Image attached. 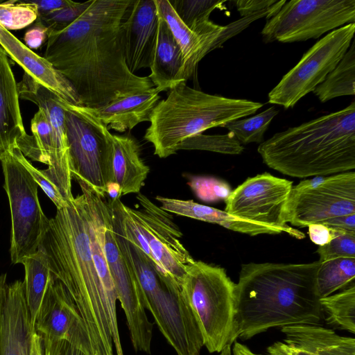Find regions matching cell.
Wrapping results in <instances>:
<instances>
[{
    "label": "cell",
    "instance_id": "cell-42",
    "mask_svg": "<svg viewBox=\"0 0 355 355\" xmlns=\"http://www.w3.org/2000/svg\"><path fill=\"white\" fill-rule=\"evenodd\" d=\"M277 1L274 0H239L234 1L232 3L235 4L240 15L243 17L264 12L273 6Z\"/></svg>",
    "mask_w": 355,
    "mask_h": 355
},
{
    "label": "cell",
    "instance_id": "cell-31",
    "mask_svg": "<svg viewBox=\"0 0 355 355\" xmlns=\"http://www.w3.org/2000/svg\"><path fill=\"white\" fill-rule=\"evenodd\" d=\"M324 320L331 327L355 334V284L320 298Z\"/></svg>",
    "mask_w": 355,
    "mask_h": 355
},
{
    "label": "cell",
    "instance_id": "cell-32",
    "mask_svg": "<svg viewBox=\"0 0 355 355\" xmlns=\"http://www.w3.org/2000/svg\"><path fill=\"white\" fill-rule=\"evenodd\" d=\"M355 258H337L321 262L316 275L320 298L334 294L354 282Z\"/></svg>",
    "mask_w": 355,
    "mask_h": 355
},
{
    "label": "cell",
    "instance_id": "cell-16",
    "mask_svg": "<svg viewBox=\"0 0 355 355\" xmlns=\"http://www.w3.org/2000/svg\"><path fill=\"white\" fill-rule=\"evenodd\" d=\"M41 338L66 340L87 355H94L85 324L64 285L53 277L34 323Z\"/></svg>",
    "mask_w": 355,
    "mask_h": 355
},
{
    "label": "cell",
    "instance_id": "cell-35",
    "mask_svg": "<svg viewBox=\"0 0 355 355\" xmlns=\"http://www.w3.org/2000/svg\"><path fill=\"white\" fill-rule=\"evenodd\" d=\"M37 17V8L31 1L0 3V25L8 31L24 28Z\"/></svg>",
    "mask_w": 355,
    "mask_h": 355
},
{
    "label": "cell",
    "instance_id": "cell-21",
    "mask_svg": "<svg viewBox=\"0 0 355 355\" xmlns=\"http://www.w3.org/2000/svg\"><path fill=\"white\" fill-rule=\"evenodd\" d=\"M0 46L8 56L38 83L58 98L71 104L81 105L76 92L67 79L47 60L38 55L1 25Z\"/></svg>",
    "mask_w": 355,
    "mask_h": 355
},
{
    "label": "cell",
    "instance_id": "cell-8",
    "mask_svg": "<svg viewBox=\"0 0 355 355\" xmlns=\"http://www.w3.org/2000/svg\"><path fill=\"white\" fill-rule=\"evenodd\" d=\"M283 219L301 228L322 224L355 233L354 171L306 180L292 187Z\"/></svg>",
    "mask_w": 355,
    "mask_h": 355
},
{
    "label": "cell",
    "instance_id": "cell-3",
    "mask_svg": "<svg viewBox=\"0 0 355 355\" xmlns=\"http://www.w3.org/2000/svg\"><path fill=\"white\" fill-rule=\"evenodd\" d=\"M320 263L242 264L234 288L236 338L295 324H322L316 290Z\"/></svg>",
    "mask_w": 355,
    "mask_h": 355
},
{
    "label": "cell",
    "instance_id": "cell-37",
    "mask_svg": "<svg viewBox=\"0 0 355 355\" xmlns=\"http://www.w3.org/2000/svg\"><path fill=\"white\" fill-rule=\"evenodd\" d=\"M320 262L337 258H355V233L342 231L316 250Z\"/></svg>",
    "mask_w": 355,
    "mask_h": 355
},
{
    "label": "cell",
    "instance_id": "cell-33",
    "mask_svg": "<svg viewBox=\"0 0 355 355\" xmlns=\"http://www.w3.org/2000/svg\"><path fill=\"white\" fill-rule=\"evenodd\" d=\"M279 111L275 107H270L263 112L248 119H237L223 124L236 139L242 144L264 141L263 135L273 118Z\"/></svg>",
    "mask_w": 355,
    "mask_h": 355
},
{
    "label": "cell",
    "instance_id": "cell-14",
    "mask_svg": "<svg viewBox=\"0 0 355 355\" xmlns=\"http://www.w3.org/2000/svg\"><path fill=\"white\" fill-rule=\"evenodd\" d=\"M139 209H125L146 239L159 269L181 286L188 266L194 259L183 245L182 234L172 215L142 193L137 196Z\"/></svg>",
    "mask_w": 355,
    "mask_h": 355
},
{
    "label": "cell",
    "instance_id": "cell-23",
    "mask_svg": "<svg viewBox=\"0 0 355 355\" xmlns=\"http://www.w3.org/2000/svg\"><path fill=\"white\" fill-rule=\"evenodd\" d=\"M284 342L295 355H355V339L322 324H295L281 328Z\"/></svg>",
    "mask_w": 355,
    "mask_h": 355
},
{
    "label": "cell",
    "instance_id": "cell-5",
    "mask_svg": "<svg viewBox=\"0 0 355 355\" xmlns=\"http://www.w3.org/2000/svg\"><path fill=\"white\" fill-rule=\"evenodd\" d=\"M262 106L250 100L209 94L181 82L155 107L144 139L153 144L155 155L166 158L188 138L253 114Z\"/></svg>",
    "mask_w": 355,
    "mask_h": 355
},
{
    "label": "cell",
    "instance_id": "cell-45",
    "mask_svg": "<svg viewBox=\"0 0 355 355\" xmlns=\"http://www.w3.org/2000/svg\"><path fill=\"white\" fill-rule=\"evenodd\" d=\"M266 351L268 355H295L291 347L281 341L274 343Z\"/></svg>",
    "mask_w": 355,
    "mask_h": 355
},
{
    "label": "cell",
    "instance_id": "cell-48",
    "mask_svg": "<svg viewBox=\"0 0 355 355\" xmlns=\"http://www.w3.org/2000/svg\"><path fill=\"white\" fill-rule=\"evenodd\" d=\"M106 196L111 200L120 198L121 196L120 188L115 182H110L107 187Z\"/></svg>",
    "mask_w": 355,
    "mask_h": 355
},
{
    "label": "cell",
    "instance_id": "cell-18",
    "mask_svg": "<svg viewBox=\"0 0 355 355\" xmlns=\"http://www.w3.org/2000/svg\"><path fill=\"white\" fill-rule=\"evenodd\" d=\"M35 332L27 306L24 281L7 282L0 276V355H30Z\"/></svg>",
    "mask_w": 355,
    "mask_h": 355
},
{
    "label": "cell",
    "instance_id": "cell-43",
    "mask_svg": "<svg viewBox=\"0 0 355 355\" xmlns=\"http://www.w3.org/2000/svg\"><path fill=\"white\" fill-rule=\"evenodd\" d=\"M308 228L310 239L312 242L319 246L328 243L340 232L345 231L332 228L322 224H312L309 225Z\"/></svg>",
    "mask_w": 355,
    "mask_h": 355
},
{
    "label": "cell",
    "instance_id": "cell-20",
    "mask_svg": "<svg viewBox=\"0 0 355 355\" xmlns=\"http://www.w3.org/2000/svg\"><path fill=\"white\" fill-rule=\"evenodd\" d=\"M121 24L126 64L130 71L150 68L158 31L159 15L155 0L133 1Z\"/></svg>",
    "mask_w": 355,
    "mask_h": 355
},
{
    "label": "cell",
    "instance_id": "cell-15",
    "mask_svg": "<svg viewBox=\"0 0 355 355\" xmlns=\"http://www.w3.org/2000/svg\"><path fill=\"white\" fill-rule=\"evenodd\" d=\"M293 182L268 173L248 178L225 200V211L236 217L271 227L291 229L284 222Z\"/></svg>",
    "mask_w": 355,
    "mask_h": 355
},
{
    "label": "cell",
    "instance_id": "cell-19",
    "mask_svg": "<svg viewBox=\"0 0 355 355\" xmlns=\"http://www.w3.org/2000/svg\"><path fill=\"white\" fill-rule=\"evenodd\" d=\"M157 12L168 24L180 46L184 60V79L187 82L195 73L199 62L210 51L221 46L228 39L238 34L252 22L251 17H244L218 31L199 34L191 31L176 15L168 0H155Z\"/></svg>",
    "mask_w": 355,
    "mask_h": 355
},
{
    "label": "cell",
    "instance_id": "cell-38",
    "mask_svg": "<svg viewBox=\"0 0 355 355\" xmlns=\"http://www.w3.org/2000/svg\"><path fill=\"white\" fill-rule=\"evenodd\" d=\"M92 0L79 3L55 10L37 19L48 28L49 33L60 31L76 21L88 8Z\"/></svg>",
    "mask_w": 355,
    "mask_h": 355
},
{
    "label": "cell",
    "instance_id": "cell-10",
    "mask_svg": "<svg viewBox=\"0 0 355 355\" xmlns=\"http://www.w3.org/2000/svg\"><path fill=\"white\" fill-rule=\"evenodd\" d=\"M0 161L11 214L10 258L12 263H21L38 250L48 218L40 204L37 184L11 150L3 153Z\"/></svg>",
    "mask_w": 355,
    "mask_h": 355
},
{
    "label": "cell",
    "instance_id": "cell-41",
    "mask_svg": "<svg viewBox=\"0 0 355 355\" xmlns=\"http://www.w3.org/2000/svg\"><path fill=\"white\" fill-rule=\"evenodd\" d=\"M49 29L37 19L34 25L26 31L24 40L30 49H39L48 39Z\"/></svg>",
    "mask_w": 355,
    "mask_h": 355
},
{
    "label": "cell",
    "instance_id": "cell-39",
    "mask_svg": "<svg viewBox=\"0 0 355 355\" xmlns=\"http://www.w3.org/2000/svg\"><path fill=\"white\" fill-rule=\"evenodd\" d=\"M17 159L28 171L33 179L40 187L47 196L51 200L58 209H61L68 205L67 202L55 187V186L46 178L42 170L36 168L24 155L20 149L13 147L10 149Z\"/></svg>",
    "mask_w": 355,
    "mask_h": 355
},
{
    "label": "cell",
    "instance_id": "cell-36",
    "mask_svg": "<svg viewBox=\"0 0 355 355\" xmlns=\"http://www.w3.org/2000/svg\"><path fill=\"white\" fill-rule=\"evenodd\" d=\"M188 184L200 200L207 202L225 200L232 191L227 182L210 176H190Z\"/></svg>",
    "mask_w": 355,
    "mask_h": 355
},
{
    "label": "cell",
    "instance_id": "cell-46",
    "mask_svg": "<svg viewBox=\"0 0 355 355\" xmlns=\"http://www.w3.org/2000/svg\"><path fill=\"white\" fill-rule=\"evenodd\" d=\"M30 355H43L41 337L35 331L32 336Z\"/></svg>",
    "mask_w": 355,
    "mask_h": 355
},
{
    "label": "cell",
    "instance_id": "cell-22",
    "mask_svg": "<svg viewBox=\"0 0 355 355\" xmlns=\"http://www.w3.org/2000/svg\"><path fill=\"white\" fill-rule=\"evenodd\" d=\"M155 199L160 203V207L170 214L217 224L228 230L250 236L284 232L297 239L305 237L302 232L293 227L286 229L248 221L230 215L224 210L199 204L191 200H184L160 196H156Z\"/></svg>",
    "mask_w": 355,
    "mask_h": 355
},
{
    "label": "cell",
    "instance_id": "cell-9",
    "mask_svg": "<svg viewBox=\"0 0 355 355\" xmlns=\"http://www.w3.org/2000/svg\"><path fill=\"white\" fill-rule=\"evenodd\" d=\"M58 100L64 110L71 178L105 197L113 182V135L89 107Z\"/></svg>",
    "mask_w": 355,
    "mask_h": 355
},
{
    "label": "cell",
    "instance_id": "cell-26",
    "mask_svg": "<svg viewBox=\"0 0 355 355\" xmlns=\"http://www.w3.org/2000/svg\"><path fill=\"white\" fill-rule=\"evenodd\" d=\"M159 93L153 87L121 98L105 106L89 109L109 130L123 132L141 122H150L153 111L159 101Z\"/></svg>",
    "mask_w": 355,
    "mask_h": 355
},
{
    "label": "cell",
    "instance_id": "cell-4",
    "mask_svg": "<svg viewBox=\"0 0 355 355\" xmlns=\"http://www.w3.org/2000/svg\"><path fill=\"white\" fill-rule=\"evenodd\" d=\"M257 151L270 168L295 178L355 168V101L345 108L275 133Z\"/></svg>",
    "mask_w": 355,
    "mask_h": 355
},
{
    "label": "cell",
    "instance_id": "cell-30",
    "mask_svg": "<svg viewBox=\"0 0 355 355\" xmlns=\"http://www.w3.org/2000/svg\"><path fill=\"white\" fill-rule=\"evenodd\" d=\"M178 17L191 31L199 34L212 33L223 26L209 19L211 12L221 9L224 1L208 0H168Z\"/></svg>",
    "mask_w": 355,
    "mask_h": 355
},
{
    "label": "cell",
    "instance_id": "cell-40",
    "mask_svg": "<svg viewBox=\"0 0 355 355\" xmlns=\"http://www.w3.org/2000/svg\"><path fill=\"white\" fill-rule=\"evenodd\" d=\"M41 340L43 355H87L66 340Z\"/></svg>",
    "mask_w": 355,
    "mask_h": 355
},
{
    "label": "cell",
    "instance_id": "cell-34",
    "mask_svg": "<svg viewBox=\"0 0 355 355\" xmlns=\"http://www.w3.org/2000/svg\"><path fill=\"white\" fill-rule=\"evenodd\" d=\"M179 150H198L238 155L243 151L244 148L231 132L214 135L202 133L184 140L178 146Z\"/></svg>",
    "mask_w": 355,
    "mask_h": 355
},
{
    "label": "cell",
    "instance_id": "cell-44",
    "mask_svg": "<svg viewBox=\"0 0 355 355\" xmlns=\"http://www.w3.org/2000/svg\"><path fill=\"white\" fill-rule=\"evenodd\" d=\"M37 8L38 17L49 14L55 10L74 4L71 0H36L31 1Z\"/></svg>",
    "mask_w": 355,
    "mask_h": 355
},
{
    "label": "cell",
    "instance_id": "cell-29",
    "mask_svg": "<svg viewBox=\"0 0 355 355\" xmlns=\"http://www.w3.org/2000/svg\"><path fill=\"white\" fill-rule=\"evenodd\" d=\"M313 92L322 103L338 96L355 94V42L354 40L338 65Z\"/></svg>",
    "mask_w": 355,
    "mask_h": 355
},
{
    "label": "cell",
    "instance_id": "cell-7",
    "mask_svg": "<svg viewBox=\"0 0 355 355\" xmlns=\"http://www.w3.org/2000/svg\"><path fill=\"white\" fill-rule=\"evenodd\" d=\"M181 287L209 353L220 352L236 341L235 283L223 268L194 260Z\"/></svg>",
    "mask_w": 355,
    "mask_h": 355
},
{
    "label": "cell",
    "instance_id": "cell-12",
    "mask_svg": "<svg viewBox=\"0 0 355 355\" xmlns=\"http://www.w3.org/2000/svg\"><path fill=\"white\" fill-rule=\"evenodd\" d=\"M355 23L331 31L319 40L269 92L268 103L293 107L335 69L354 40Z\"/></svg>",
    "mask_w": 355,
    "mask_h": 355
},
{
    "label": "cell",
    "instance_id": "cell-28",
    "mask_svg": "<svg viewBox=\"0 0 355 355\" xmlns=\"http://www.w3.org/2000/svg\"><path fill=\"white\" fill-rule=\"evenodd\" d=\"M24 266V290L31 322L34 326L39 309L53 277L45 254L40 250L21 262Z\"/></svg>",
    "mask_w": 355,
    "mask_h": 355
},
{
    "label": "cell",
    "instance_id": "cell-27",
    "mask_svg": "<svg viewBox=\"0 0 355 355\" xmlns=\"http://www.w3.org/2000/svg\"><path fill=\"white\" fill-rule=\"evenodd\" d=\"M112 144L113 182L119 185L121 196L139 193L150 168L141 158L139 144L129 135H113Z\"/></svg>",
    "mask_w": 355,
    "mask_h": 355
},
{
    "label": "cell",
    "instance_id": "cell-25",
    "mask_svg": "<svg viewBox=\"0 0 355 355\" xmlns=\"http://www.w3.org/2000/svg\"><path fill=\"white\" fill-rule=\"evenodd\" d=\"M150 69V73L148 77L159 92L169 91L181 82H186L184 79V60L181 49L168 24L159 15L157 40Z\"/></svg>",
    "mask_w": 355,
    "mask_h": 355
},
{
    "label": "cell",
    "instance_id": "cell-1",
    "mask_svg": "<svg viewBox=\"0 0 355 355\" xmlns=\"http://www.w3.org/2000/svg\"><path fill=\"white\" fill-rule=\"evenodd\" d=\"M132 1L92 0L71 25L48 35L43 58L71 83L81 105L99 108L154 87L126 64L121 24Z\"/></svg>",
    "mask_w": 355,
    "mask_h": 355
},
{
    "label": "cell",
    "instance_id": "cell-6",
    "mask_svg": "<svg viewBox=\"0 0 355 355\" xmlns=\"http://www.w3.org/2000/svg\"><path fill=\"white\" fill-rule=\"evenodd\" d=\"M123 252L136 275L142 304L177 355H200L203 339L182 287L134 244Z\"/></svg>",
    "mask_w": 355,
    "mask_h": 355
},
{
    "label": "cell",
    "instance_id": "cell-47",
    "mask_svg": "<svg viewBox=\"0 0 355 355\" xmlns=\"http://www.w3.org/2000/svg\"><path fill=\"white\" fill-rule=\"evenodd\" d=\"M232 354L233 355H263L253 352L246 345L236 341L234 342Z\"/></svg>",
    "mask_w": 355,
    "mask_h": 355
},
{
    "label": "cell",
    "instance_id": "cell-17",
    "mask_svg": "<svg viewBox=\"0 0 355 355\" xmlns=\"http://www.w3.org/2000/svg\"><path fill=\"white\" fill-rule=\"evenodd\" d=\"M19 98L33 102L42 110L51 126L56 158L55 187L67 202L73 198L69 168V148L66 132L64 110L58 96L26 73L17 83Z\"/></svg>",
    "mask_w": 355,
    "mask_h": 355
},
{
    "label": "cell",
    "instance_id": "cell-13",
    "mask_svg": "<svg viewBox=\"0 0 355 355\" xmlns=\"http://www.w3.org/2000/svg\"><path fill=\"white\" fill-rule=\"evenodd\" d=\"M103 214L105 256L116 298L125 315L132 345L136 352L150 354L153 324L143 306L141 288L133 268L117 243L112 213L107 199Z\"/></svg>",
    "mask_w": 355,
    "mask_h": 355
},
{
    "label": "cell",
    "instance_id": "cell-11",
    "mask_svg": "<svg viewBox=\"0 0 355 355\" xmlns=\"http://www.w3.org/2000/svg\"><path fill=\"white\" fill-rule=\"evenodd\" d=\"M354 22L355 0L286 1L261 33L265 43L301 42Z\"/></svg>",
    "mask_w": 355,
    "mask_h": 355
},
{
    "label": "cell",
    "instance_id": "cell-24",
    "mask_svg": "<svg viewBox=\"0 0 355 355\" xmlns=\"http://www.w3.org/2000/svg\"><path fill=\"white\" fill-rule=\"evenodd\" d=\"M8 57L0 46V156L28 135L19 107L17 83Z\"/></svg>",
    "mask_w": 355,
    "mask_h": 355
},
{
    "label": "cell",
    "instance_id": "cell-2",
    "mask_svg": "<svg viewBox=\"0 0 355 355\" xmlns=\"http://www.w3.org/2000/svg\"><path fill=\"white\" fill-rule=\"evenodd\" d=\"M38 250L73 299L87 330L94 355H124L116 299L106 291L93 259L81 193L45 223Z\"/></svg>",
    "mask_w": 355,
    "mask_h": 355
}]
</instances>
